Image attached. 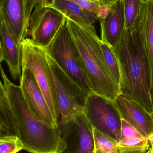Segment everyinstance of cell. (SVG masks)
I'll return each instance as SVG.
<instances>
[{"mask_svg": "<svg viewBox=\"0 0 153 153\" xmlns=\"http://www.w3.org/2000/svg\"><path fill=\"white\" fill-rule=\"evenodd\" d=\"M113 50L119 65L120 94L139 103L153 115L150 67L141 37L134 30L125 29Z\"/></svg>", "mask_w": 153, "mask_h": 153, "instance_id": "cell-1", "label": "cell"}, {"mask_svg": "<svg viewBox=\"0 0 153 153\" xmlns=\"http://www.w3.org/2000/svg\"><path fill=\"white\" fill-rule=\"evenodd\" d=\"M0 72L17 123L23 150L31 153H61L65 147L59 128L48 127L32 113L19 86L10 81L0 64Z\"/></svg>", "mask_w": 153, "mask_h": 153, "instance_id": "cell-2", "label": "cell"}, {"mask_svg": "<svg viewBox=\"0 0 153 153\" xmlns=\"http://www.w3.org/2000/svg\"><path fill=\"white\" fill-rule=\"evenodd\" d=\"M66 23L78 49L92 91L115 101L120 94V87L109 72L95 28L83 27L68 19Z\"/></svg>", "mask_w": 153, "mask_h": 153, "instance_id": "cell-3", "label": "cell"}, {"mask_svg": "<svg viewBox=\"0 0 153 153\" xmlns=\"http://www.w3.org/2000/svg\"><path fill=\"white\" fill-rule=\"evenodd\" d=\"M46 48L51 58L78 88L87 95L92 93L78 49L66 23Z\"/></svg>", "mask_w": 153, "mask_h": 153, "instance_id": "cell-4", "label": "cell"}, {"mask_svg": "<svg viewBox=\"0 0 153 153\" xmlns=\"http://www.w3.org/2000/svg\"><path fill=\"white\" fill-rule=\"evenodd\" d=\"M21 54L22 67L28 68L32 72L58 123L59 114L55 87L46 49L27 38L22 43Z\"/></svg>", "mask_w": 153, "mask_h": 153, "instance_id": "cell-5", "label": "cell"}, {"mask_svg": "<svg viewBox=\"0 0 153 153\" xmlns=\"http://www.w3.org/2000/svg\"><path fill=\"white\" fill-rule=\"evenodd\" d=\"M47 56L53 74L59 114L58 127H61L77 114L83 112L85 101L88 95L60 69L47 51Z\"/></svg>", "mask_w": 153, "mask_h": 153, "instance_id": "cell-6", "label": "cell"}, {"mask_svg": "<svg viewBox=\"0 0 153 153\" xmlns=\"http://www.w3.org/2000/svg\"><path fill=\"white\" fill-rule=\"evenodd\" d=\"M83 113L94 128L118 143L121 139L122 118L115 101L90 94L85 99Z\"/></svg>", "mask_w": 153, "mask_h": 153, "instance_id": "cell-7", "label": "cell"}, {"mask_svg": "<svg viewBox=\"0 0 153 153\" xmlns=\"http://www.w3.org/2000/svg\"><path fill=\"white\" fill-rule=\"evenodd\" d=\"M66 21L62 13L39 0L30 16L29 34L36 44L47 48Z\"/></svg>", "mask_w": 153, "mask_h": 153, "instance_id": "cell-8", "label": "cell"}, {"mask_svg": "<svg viewBox=\"0 0 153 153\" xmlns=\"http://www.w3.org/2000/svg\"><path fill=\"white\" fill-rule=\"evenodd\" d=\"M39 0H0L3 20L14 42L21 46L29 32L31 13Z\"/></svg>", "mask_w": 153, "mask_h": 153, "instance_id": "cell-9", "label": "cell"}, {"mask_svg": "<svg viewBox=\"0 0 153 153\" xmlns=\"http://www.w3.org/2000/svg\"><path fill=\"white\" fill-rule=\"evenodd\" d=\"M58 128L65 145L61 153H94V128L83 112Z\"/></svg>", "mask_w": 153, "mask_h": 153, "instance_id": "cell-10", "label": "cell"}, {"mask_svg": "<svg viewBox=\"0 0 153 153\" xmlns=\"http://www.w3.org/2000/svg\"><path fill=\"white\" fill-rule=\"evenodd\" d=\"M19 86L27 105L35 116L48 127L58 128V122L53 116L35 76L28 68H22Z\"/></svg>", "mask_w": 153, "mask_h": 153, "instance_id": "cell-11", "label": "cell"}, {"mask_svg": "<svg viewBox=\"0 0 153 153\" xmlns=\"http://www.w3.org/2000/svg\"><path fill=\"white\" fill-rule=\"evenodd\" d=\"M121 118L153 144V115L136 102L120 94L115 100Z\"/></svg>", "mask_w": 153, "mask_h": 153, "instance_id": "cell-12", "label": "cell"}, {"mask_svg": "<svg viewBox=\"0 0 153 153\" xmlns=\"http://www.w3.org/2000/svg\"><path fill=\"white\" fill-rule=\"evenodd\" d=\"M131 29L137 32L143 42L150 67L151 94L153 102V0L142 2Z\"/></svg>", "mask_w": 153, "mask_h": 153, "instance_id": "cell-13", "label": "cell"}, {"mask_svg": "<svg viewBox=\"0 0 153 153\" xmlns=\"http://www.w3.org/2000/svg\"><path fill=\"white\" fill-rule=\"evenodd\" d=\"M101 28V40L114 48L120 42L125 30L122 0L112 4L108 15L99 19Z\"/></svg>", "mask_w": 153, "mask_h": 153, "instance_id": "cell-14", "label": "cell"}, {"mask_svg": "<svg viewBox=\"0 0 153 153\" xmlns=\"http://www.w3.org/2000/svg\"><path fill=\"white\" fill-rule=\"evenodd\" d=\"M44 4L59 11L66 19L83 27L94 28L96 15L69 0H41Z\"/></svg>", "mask_w": 153, "mask_h": 153, "instance_id": "cell-15", "label": "cell"}, {"mask_svg": "<svg viewBox=\"0 0 153 153\" xmlns=\"http://www.w3.org/2000/svg\"><path fill=\"white\" fill-rule=\"evenodd\" d=\"M0 36L4 61L8 65L13 80L20 79L22 73L21 46L16 45L3 20L0 25Z\"/></svg>", "mask_w": 153, "mask_h": 153, "instance_id": "cell-16", "label": "cell"}, {"mask_svg": "<svg viewBox=\"0 0 153 153\" xmlns=\"http://www.w3.org/2000/svg\"><path fill=\"white\" fill-rule=\"evenodd\" d=\"M19 137L17 123L8 97H0V137Z\"/></svg>", "mask_w": 153, "mask_h": 153, "instance_id": "cell-17", "label": "cell"}, {"mask_svg": "<svg viewBox=\"0 0 153 153\" xmlns=\"http://www.w3.org/2000/svg\"><path fill=\"white\" fill-rule=\"evenodd\" d=\"M152 146V141L145 137H125L117 144V153H147Z\"/></svg>", "mask_w": 153, "mask_h": 153, "instance_id": "cell-18", "label": "cell"}, {"mask_svg": "<svg viewBox=\"0 0 153 153\" xmlns=\"http://www.w3.org/2000/svg\"><path fill=\"white\" fill-rule=\"evenodd\" d=\"M101 45L104 60L110 74L114 82L120 87V72L117 56L113 48L106 43L102 42Z\"/></svg>", "mask_w": 153, "mask_h": 153, "instance_id": "cell-19", "label": "cell"}, {"mask_svg": "<svg viewBox=\"0 0 153 153\" xmlns=\"http://www.w3.org/2000/svg\"><path fill=\"white\" fill-rule=\"evenodd\" d=\"M94 153H117V143L112 138L94 128Z\"/></svg>", "mask_w": 153, "mask_h": 153, "instance_id": "cell-20", "label": "cell"}, {"mask_svg": "<svg viewBox=\"0 0 153 153\" xmlns=\"http://www.w3.org/2000/svg\"><path fill=\"white\" fill-rule=\"evenodd\" d=\"M125 29L131 30L138 15L142 2L140 0H122Z\"/></svg>", "mask_w": 153, "mask_h": 153, "instance_id": "cell-21", "label": "cell"}, {"mask_svg": "<svg viewBox=\"0 0 153 153\" xmlns=\"http://www.w3.org/2000/svg\"><path fill=\"white\" fill-rule=\"evenodd\" d=\"M23 150V146L16 136L0 137V153H17Z\"/></svg>", "mask_w": 153, "mask_h": 153, "instance_id": "cell-22", "label": "cell"}, {"mask_svg": "<svg viewBox=\"0 0 153 153\" xmlns=\"http://www.w3.org/2000/svg\"><path fill=\"white\" fill-rule=\"evenodd\" d=\"M78 4L84 9L96 15L99 13L101 6L102 5L101 3L94 0H69Z\"/></svg>", "mask_w": 153, "mask_h": 153, "instance_id": "cell-23", "label": "cell"}, {"mask_svg": "<svg viewBox=\"0 0 153 153\" xmlns=\"http://www.w3.org/2000/svg\"><path fill=\"white\" fill-rule=\"evenodd\" d=\"M125 137H144L133 126L122 119L121 139Z\"/></svg>", "mask_w": 153, "mask_h": 153, "instance_id": "cell-24", "label": "cell"}, {"mask_svg": "<svg viewBox=\"0 0 153 153\" xmlns=\"http://www.w3.org/2000/svg\"><path fill=\"white\" fill-rule=\"evenodd\" d=\"M111 5V4H108V5H102L101 6L100 11L97 16L98 20L104 19L108 15L110 11Z\"/></svg>", "mask_w": 153, "mask_h": 153, "instance_id": "cell-25", "label": "cell"}, {"mask_svg": "<svg viewBox=\"0 0 153 153\" xmlns=\"http://www.w3.org/2000/svg\"><path fill=\"white\" fill-rule=\"evenodd\" d=\"M0 97H7L6 90H5L4 85L2 83L1 80H0Z\"/></svg>", "mask_w": 153, "mask_h": 153, "instance_id": "cell-26", "label": "cell"}, {"mask_svg": "<svg viewBox=\"0 0 153 153\" xmlns=\"http://www.w3.org/2000/svg\"><path fill=\"white\" fill-rule=\"evenodd\" d=\"M4 61L3 52L1 40L0 36V64Z\"/></svg>", "mask_w": 153, "mask_h": 153, "instance_id": "cell-27", "label": "cell"}, {"mask_svg": "<svg viewBox=\"0 0 153 153\" xmlns=\"http://www.w3.org/2000/svg\"><path fill=\"white\" fill-rule=\"evenodd\" d=\"M94 1H98L103 5L112 4L111 0H94Z\"/></svg>", "mask_w": 153, "mask_h": 153, "instance_id": "cell-28", "label": "cell"}, {"mask_svg": "<svg viewBox=\"0 0 153 153\" xmlns=\"http://www.w3.org/2000/svg\"><path fill=\"white\" fill-rule=\"evenodd\" d=\"M3 21L2 16L1 13V10H0V25L1 24Z\"/></svg>", "mask_w": 153, "mask_h": 153, "instance_id": "cell-29", "label": "cell"}, {"mask_svg": "<svg viewBox=\"0 0 153 153\" xmlns=\"http://www.w3.org/2000/svg\"><path fill=\"white\" fill-rule=\"evenodd\" d=\"M117 1H118V0H111V1L112 4H113L114 2H115Z\"/></svg>", "mask_w": 153, "mask_h": 153, "instance_id": "cell-30", "label": "cell"}, {"mask_svg": "<svg viewBox=\"0 0 153 153\" xmlns=\"http://www.w3.org/2000/svg\"><path fill=\"white\" fill-rule=\"evenodd\" d=\"M151 153H153V144L152 146V151H151Z\"/></svg>", "mask_w": 153, "mask_h": 153, "instance_id": "cell-31", "label": "cell"}, {"mask_svg": "<svg viewBox=\"0 0 153 153\" xmlns=\"http://www.w3.org/2000/svg\"><path fill=\"white\" fill-rule=\"evenodd\" d=\"M142 2H146L147 1H149V0H140Z\"/></svg>", "mask_w": 153, "mask_h": 153, "instance_id": "cell-32", "label": "cell"}, {"mask_svg": "<svg viewBox=\"0 0 153 153\" xmlns=\"http://www.w3.org/2000/svg\"><path fill=\"white\" fill-rule=\"evenodd\" d=\"M151 151H152V148H151V150L149 151L147 153H151Z\"/></svg>", "mask_w": 153, "mask_h": 153, "instance_id": "cell-33", "label": "cell"}, {"mask_svg": "<svg viewBox=\"0 0 153 153\" xmlns=\"http://www.w3.org/2000/svg\"></svg>", "mask_w": 153, "mask_h": 153, "instance_id": "cell-34", "label": "cell"}]
</instances>
